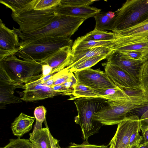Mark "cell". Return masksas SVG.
<instances>
[{
    "mask_svg": "<svg viewBox=\"0 0 148 148\" xmlns=\"http://www.w3.org/2000/svg\"><path fill=\"white\" fill-rule=\"evenodd\" d=\"M148 106V96L141 91L132 94L127 99L107 100V104L95 114L94 120L103 125H118L130 111Z\"/></svg>",
    "mask_w": 148,
    "mask_h": 148,
    "instance_id": "obj_1",
    "label": "cell"
},
{
    "mask_svg": "<svg viewBox=\"0 0 148 148\" xmlns=\"http://www.w3.org/2000/svg\"><path fill=\"white\" fill-rule=\"evenodd\" d=\"M86 19L84 18L58 14L43 28L34 32L23 33L15 28L21 41H28L44 38H70Z\"/></svg>",
    "mask_w": 148,
    "mask_h": 148,
    "instance_id": "obj_2",
    "label": "cell"
},
{
    "mask_svg": "<svg viewBox=\"0 0 148 148\" xmlns=\"http://www.w3.org/2000/svg\"><path fill=\"white\" fill-rule=\"evenodd\" d=\"M73 44V40L68 37H47L28 41H21L16 54L23 60L40 62L60 49L71 47Z\"/></svg>",
    "mask_w": 148,
    "mask_h": 148,
    "instance_id": "obj_3",
    "label": "cell"
},
{
    "mask_svg": "<svg viewBox=\"0 0 148 148\" xmlns=\"http://www.w3.org/2000/svg\"><path fill=\"white\" fill-rule=\"evenodd\" d=\"M42 65L40 62L18 58L15 55L0 61V66L18 88L23 84L40 78Z\"/></svg>",
    "mask_w": 148,
    "mask_h": 148,
    "instance_id": "obj_4",
    "label": "cell"
},
{
    "mask_svg": "<svg viewBox=\"0 0 148 148\" xmlns=\"http://www.w3.org/2000/svg\"><path fill=\"white\" fill-rule=\"evenodd\" d=\"M74 100L78 114L74 121L80 126L84 140L88 141V138L100 128L96 126L94 115L107 104V100L90 97H81Z\"/></svg>",
    "mask_w": 148,
    "mask_h": 148,
    "instance_id": "obj_5",
    "label": "cell"
},
{
    "mask_svg": "<svg viewBox=\"0 0 148 148\" xmlns=\"http://www.w3.org/2000/svg\"><path fill=\"white\" fill-rule=\"evenodd\" d=\"M114 33L148 19V0H127L116 12Z\"/></svg>",
    "mask_w": 148,
    "mask_h": 148,
    "instance_id": "obj_6",
    "label": "cell"
},
{
    "mask_svg": "<svg viewBox=\"0 0 148 148\" xmlns=\"http://www.w3.org/2000/svg\"><path fill=\"white\" fill-rule=\"evenodd\" d=\"M56 7L44 10L33 9L16 13H12L11 16L19 25L18 29L19 32L23 33H30L43 28L55 19L57 15Z\"/></svg>",
    "mask_w": 148,
    "mask_h": 148,
    "instance_id": "obj_7",
    "label": "cell"
},
{
    "mask_svg": "<svg viewBox=\"0 0 148 148\" xmlns=\"http://www.w3.org/2000/svg\"><path fill=\"white\" fill-rule=\"evenodd\" d=\"M78 84L95 90L106 89L117 87L103 71L90 68L73 72Z\"/></svg>",
    "mask_w": 148,
    "mask_h": 148,
    "instance_id": "obj_8",
    "label": "cell"
},
{
    "mask_svg": "<svg viewBox=\"0 0 148 148\" xmlns=\"http://www.w3.org/2000/svg\"><path fill=\"white\" fill-rule=\"evenodd\" d=\"M140 118L136 115L127 116L118 124L116 133L108 145L113 148H129V140L133 132L140 128Z\"/></svg>",
    "mask_w": 148,
    "mask_h": 148,
    "instance_id": "obj_9",
    "label": "cell"
},
{
    "mask_svg": "<svg viewBox=\"0 0 148 148\" xmlns=\"http://www.w3.org/2000/svg\"><path fill=\"white\" fill-rule=\"evenodd\" d=\"M102 65L105 73L117 86L125 90L141 91L139 81L119 67L108 62Z\"/></svg>",
    "mask_w": 148,
    "mask_h": 148,
    "instance_id": "obj_10",
    "label": "cell"
},
{
    "mask_svg": "<svg viewBox=\"0 0 148 148\" xmlns=\"http://www.w3.org/2000/svg\"><path fill=\"white\" fill-rule=\"evenodd\" d=\"M18 33L14 28L7 27L0 20V61L18 51L20 42Z\"/></svg>",
    "mask_w": 148,
    "mask_h": 148,
    "instance_id": "obj_11",
    "label": "cell"
},
{
    "mask_svg": "<svg viewBox=\"0 0 148 148\" xmlns=\"http://www.w3.org/2000/svg\"><path fill=\"white\" fill-rule=\"evenodd\" d=\"M106 59L107 62L117 66L138 81L140 71L143 62L142 61L133 59L124 53L115 50L107 55Z\"/></svg>",
    "mask_w": 148,
    "mask_h": 148,
    "instance_id": "obj_12",
    "label": "cell"
},
{
    "mask_svg": "<svg viewBox=\"0 0 148 148\" xmlns=\"http://www.w3.org/2000/svg\"><path fill=\"white\" fill-rule=\"evenodd\" d=\"M0 108L5 105L22 102L21 98L15 96L14 90L18 88L9 77L3 67L0 66Z\"/></svg>",
    "mask_w": 148,
    "mask_h": 148,
    "instance_id": "obj_13",
    "label": "cell"
},
{
    "mask_svg": "<svg viewBox=\"0 0 148 148\" xmlns=\"http://www.w3.org/2000/svg\"><path fill=\"white\" fill-rule=\"evenodd\" d=\"M117 36L114 50L124 53L133 51H140L148 58V38H128L119 36L117 34Z\"/></svg>",
    "mask_w": 148,
    "mask_h": 148,
    "instance_id": "obj_14",
    "label": "cell"
},
{
    "mask_svg": "<svg viewBox=\"0 0 148 148\" xmlns=\"http://www.w3.org/2000/svg\"><path fill=\"white\" fill-rule=\"evenodd\" d=\"M101 10L100 9L89 6L71 7L59 5L56 7V13L58 14L82 18L86 20L93 17Z\"/></svg>",
    "mask_w": 148,
    "mask_h": 148,
    "instance_id": "obj_15",
    "label": "cell"
},
{
    "mask_svg": "<svg viewBox=\"0 0 148 148\" xmlns=\"http://www.w3.org/2000/svg\"><path fill=\"white\" fill-rule=\"evenodd\" d=\"M72 57L71 47L67 46L60 49L40 62L42 64H48L54 69L62 65L67 66Z\"/></svg>",
    "mask_w": 148,
    "mask_h": 148,
    "instance_id": "obj_16",
    "label": "cell"
},
{
    "mask_svg": "<svg viewBox=\"0 0 148 148\" xmlns=\"http://www.w3.org/2000/svg\"><path fill=\"white\" fill-rule=\"evenodd\" d=\"M112 51L111 49L102 47H97L85 50L72 56L69 64L66 68L69 69L74 67L92 57L100 55L107 56Z\"/></svg>",
    "mask_w": 148,
    "mask_h": 148,
    "instance_id": "obj_17",
    "label": "cell"
},
{
    "mask_svg": "<svg viewBox=\"0 0 148 148\" xmlns=\"http://www.w3.org/2000/svg\"><path fill=\"white\" fill-rule=\"evenodd\" d=\"M35 118L21 113L12 123L11 128L14 135L20 138L29 132L32 128Z\"/></svg>",
    "mask_w": 148,
    "mask_h": 148,
    "instance_id": "obj_18",
    "label": "cell"
},
{
    "mask_svg": "<svg viewBox=\"0 0 148 148\" xmlns=\"http://www.w3.org/2000/svg\"><path fill=\"white\" fill-rule=\"evenodd\" d=\"M116 44V39L113 40L105 41H78L75 40L71 47V54L73 56L85 50L97 47H104L114 50Z\"/></svg>",
    "mask_w": 148,
    "mask_h": 148,
    "instance_id": "obj_19",
    "label": "cell"
},
{
    "mask_svg": "<svg viewBox=\"0 0 148 148\" xmlns=\"http://www.w3.org/2000/svg\"><path fill=\"white\" fill-rule=\"evenodd\" d=\"M48 127L42 128L34 126L32 132L29 134V140L38 148H51Z\"/></svg>",
    "mask_w": 148,
    "mask_h": 148,
    "instance_id": "obj_20",
    "label": "cell"
},
{
    "mask_svg": "<svg viewBox=\"0 0 148 148\" xmlns=\"http://www.w3.org/2000/svg\"><path fill=\"white\" fill-rule=\"evenodd\" d=\"M115 16V12H100L93 17L95 20L94 29L101 31L110 30L113 32Z\"/></svg>",
    "mask_w": 148,
    "mask_h": 148,
    "instance_id": "obj_21",
    "label": "cell"
},
{
    "mask_svg": "<svg viewBox=\"0 0 148 148\" xmlns=\"http://www.w3.org/2000/svg\"><path fill=\"white\" fill-rule=\"evenodd\" d=\"M116 33L119 36L126 38H148V21H145Z\"/></svg>",
    "mask_w": 148,
    "mask_h": 148,
    "instance_id": "obj_22",
    "label": "cell"
},
{
    "mask_svg": "<svg viewBox=\"0 0 148 148\" xmlns=\"http://www.w3.org/2000/svg\"><path fill=\"white\" fill-rule=\"evenodd\" d=\"M117 37L116 33L94 29L85 35L78 37L75 40L78 41H111L115 40Z\"/></svg>",
    "mask_w": 148,
    "mask_h": 148,
    "instance_id": "obj_23",
    "label": "cell"
},
{
    "mask_svg": "<svg viewBox=\"0 0 148 148\" xmlns=\"http://www.w3.org/2000/svg\"><path fill=\"white\" fill-rule=\"evenodd\" d=\"M37 0H0V3L10 9L12 13L34 8Z\"/></svg>",
    "mask_w": 148,
    "mask_h": 148,
    "instance_id": "obj_24",
    "label": "cell"
},
{
    "mask_svg": "<svg viewBox=\"0 0 148 148\" xmlns=\"http://www.w3.org/2000/svg\"><path fill=\"white\" fill-rule=\"evenodd\" d=\"M96 90L103 99L107 100L127 99L130 98L132 95V94H128L124 89L118 86Z\"/></svg>",
    "mask_w": 148,
    "mask_h": 148,
    "instance_id": "obj_25",
    "label": "cell"
},
{
    "mask_svg": "<svg viewBox=\"0 0 148 148\" xmlns=\"http://www.w3.org/2000/svg\"><path fill=\"white\" fill-rule=\"evenodd\" d=\"M73 91L70 100L81 97L97 98L103 99L96 90L83 84H78L74 87Z\"/></svg>",
    "mask_w": 148,
    "mask_h": 148,
    "instance_id": "obj_26",
    "label": "cell"
},
{
    "mask_svg": "<svg viewBox=\"0 0 148 148\" xmlns=\"http://www.w3.org/2000/svg\"><path fill=\"white\" fill-rule=\"evenodd\" d=\"M138 81L141 91L148 96V59L143 63L141 66Z\"/></svg>",
    "mask_w": 148,
    "mask_h": 148,
    "instance_id": "obj_27",
    "label": "cell"
},
{
    "mask_svg": "<svg viewBox=\"0 0 148 148\" xmlns=\"http://www.w3.org/2000/svg\"><path fill=\"white\" fill-rule=\"evenodd\" d=\"M107 56L100 55L88 58L74 67L69 69L70 72H74L90 68L100 61L106 58Z\"/></svg>",
    "mask_w": 148,
    "mask_h": 148,
    "instance_id": "obj_28",
    "label": "cell"
},
{
    "mask_svg": "<svg viewBox=\"0 0 148 148\" xmlns=\"http://www.w3.org/2000/svg\"><path fill=\"white\" fill-rule=\"evenodd\" d=\"M0 148H32V144L29 139L18 138L10 139L8 144Z\"/></svg>",
    "mask_w": 148,
    "mask_h": 148,
    "instance_id": "obj_29",
    "label": "cell"
},
{
    "mask_svg": "<svg viewBox=\"0 0 148 148\" xmlns=\"http://www.w3.org/2000/svg\"><path fill=\"white\" fill-rule=\"evenodd\" d=\"M60 0H37L34 9L44 10L56 7L60 4Z\"/></svg>",
    "mask_w": 148,
    "mask_h": 148,
    "instance_id": "obj_30",
    "label": "cell"
},
{
    "mask_svg": "<svg viewBox=\"0 0 148 148\" xmlns=\"http://www.w3.org/2000/svg\"><path fill=\"white\" fill-rule=\"evenodd\" d=\"M95 1L92 0H60L59 5L71 7L89 6Z\"/></svg>",
    "mask_w": 148,
    "mask_h": 148,
    "instance_id": "obj_31",
    "label": "cell"
},
{
    "mask_svg": "<svg viewBox=\"0 0 148 148\" xmlns=\"http://www.w3.org/2000/svg\"><path fill=\"white\" fill-rule=\"evenodd\" d=\"M47 110L43 106H39L34 110V114L36 119L35 124L42 126V123L46 120Z\"/></svg>",
    "mask_w": 148,
    "mask_h": 148,
    "instance_id": "obj_32",
    "label": "cell"
},
{
    "mask_svg": "<svg viewBox=\"0 0 148 148\" xmlns=\"http://www.w3.org/2000/svg\"><path fill=\"white\" fill-rule=\"evenodd\" d=\"M108 146V145H92L89 143L88 141L84 140L80 144L71 142L67 148H109Z\"/></svg>",
    "mask_w": 148,
    "mask_h": 148,
    "instance_id": "obj_33",
    "label": "cell"
},
{
    "mask_svg": "<svg viewBox=\"0 0 148 148\" xmlns=\"http://www.w3.org/2000/svg\"><path fill=\"white\" fill-rule=\"evenodd\" d=\"M140 128L135 130L132 134L130 139L129 145L130 147L135 145H139L143 140V137L140 136L139 133Z\"/></svg>",
    "mask_w": 148,
    "mask_h": 148,
    "instance_id": "obj_34",
    "label": "cell"
},
{
    "mask_svg": "<svg viewBox=\"0 0 148 148\" xmlns=\"http://www.w3.org/2000/svg\"><path fill=\"white\" fill-rule=\"evenodd\" d=\"M77 80L73 72L71 73L67 80L63 84L66 88L74 90V87L77 84Z\"/></svg>",
    "mask_w": 148,
    "mask_h": 148,
    "instance_id": "obj_35",
    "label": "cell"
},
{
    "mask_svg": "<svg viewBox=\"0 0 148 148\" xmlns=\"http://www.w3.org/2000/svg\"><path fill=\"white\" fill-rule=\"evenodd\" d=\"M140 129L142 131L148 130V114L146 112L141 116L139 119Z\"/></svg>",
    "mask_w": 148,
    "mask_h": 148,
    "instance_id": "obj_36",
    "label": "cell"
},
{
    "mask_svg": "<svg viewBox=\"0 0 148 148\" xmlns=\"http://www.w3.org/2000/svg\"><path fill=\"white\" fill-rule=\"evenodd\" d=\"M42 77L45 76L49 75L52 72L53 68L47 64H42Z\"/></svg>",
    "mask_w": 148,
    "mask_h": 148,
    "instance_id": "obj_37",
    "label": "cell"
},
{
    "mask_svg": "<svg viewBox=\"0 0 148 148\" xmlns=\"http://www.w3.org/2000/svg\"><path fill=\"white\" fill-rule=\"evenodd\" d=\"M49 137L51 141V148H61L59 144V141L54 138L50 133Z\"/></svg>",
    "mask_w": 148,
    "mask_h": 148,
    "instance_id": "obj_38",
    "label": "cell"
},
{
    "mask_svg": "<svg viewBox=\"0 0 148 148\" xmlns=\"http://www.w3.org/2000/svg\"><path fill=\"white\" fill-rule=\"evenodd\" d=\"M143 138L145 141L148 142V130H146L142 132Z\"/></svg>",
    "mask_w": 148,
    "mask_h": 148,
    "instance_id": "obj_39",
    "label": "cell"
},
{
    "mask_svg": "<svg viewBox=\"0 0 148 148\" xmlns=\"http://www.w3.org/2000/svg\"><path fill=\"white\" fill-rule=\"evenodd\" d=\"M138 148H148V142L144 141L143 143L139 145Z\"/></svg>",
    "mask_w": 148,
    "mask_h": 148,
    "instance_id": "obj_40",
    "label": "cell"
},
{
    "mask_svg": "<svg viewBox=\"0 0 148 148\" xmlns=\"http://www.w3.org/2000/svg\"><path fill=\"white\" fill-rule=\"evenodd\" d=\"M139 145H135L132 146L130 147L129 148H138Z\"/></svg>",
    "mask_w": 148,
    "mask_h": 148,
    "instance_id": "obj_41",
    "label": "cell"
},
{
    "mask_svg": "<svg viewBox=\"0 0 148 148\" xmlns=\"http://www.w3.org/2000/svg\"><path fill=\"white\" fill-rule=\"evenodd\" d=\"M32 148H38L34 145L32 144Z\"/></svg>",
    "mask_w": 148,
    "mask_h": 148,
    "instance_id": "obj_42",
    "label": "cell"
},
{
    "mask_svg": "<svg viewBox=\"0 0 148 148\" xmlns=\"http://www.w3.org/2000/svg\"><path fill=\"white\" fill-rule=\"evenodd\" d=\"M110 147H109V148H113L112 146V145H110Z\"/></svg>",
    "mask_w": 148,
    "mask_h": 148,
    "instance_id": "obj_43",
    "label": "cell"
},
{
    "mask_svg": "<svg viewBox=\"0 0 148 148\" xmlns=\"http://www.w3.org/2000/svg\"><path fill=\"white\" fill-rule=\"evenodd\" d=\"M147 110L145 111L148 114V107H147Z\"/></svg>",
    "mask_w": 148,
    "mask_h": 148,
    "instance_id": "obj_44",
    "label": "cell"
},
{
    "mask_svg": "<svg viewBox=\"0 0 148 148\" xmlns=\"http://www.w3.org/2000/svg\"><path fill=\"white\" fill-rule=\"evenodd\" d=\"M148 21V19H147V20H146V21Z\"/></svg>",
    "mask_w": 148,
    "mask_h": 148,
    "instance_id": "obj_45",
    "label": "cell"
}]
</instances>
